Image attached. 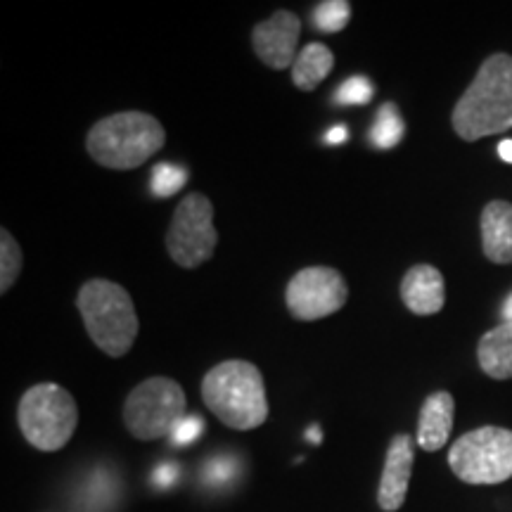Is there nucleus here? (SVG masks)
I'll use <instances>...</instances> for the list:
<instances>
[{
    "mask_svg": "<svg viewBox=\"0 0 512 512\" xmlns=\"http://www.w3.org/2000/svg\"><path fill=\"white\" fill-rule=\"evenodd\" d=\"M166 143L159 119L147 112H117L100 119L86 138V150L105 169L131 171L155 157Z\"/></svg>",
    "mask_w": 512,
    "mask_h": 512,
    "instance_id": "3",
    "label": "nucleus"
},
{
    "mask_svg": "<svg viewBox=\"0 0 512 512\" xmlns=\"http://www.w3.org/2000/svg\"><path fill=\"white\" fill-rule=\"evenodd\" d=\"M22 437L38 451H60L74 437L79 406L67 389L55 382H41L24 392L17 406Z\"/></svg>",
    "mask_w": 512,
    "mask_h": 512,
    "instance_id": "5",
    "label": "nucleus"
},
{
    "mask_svg": "<svg viewBox=\"0 0 512 512\" xmlns=\"http://www.w3.org/2000/svg\"><path fill=\"white\" fill-rule=\"evenodd\" d=\"M219 233L214 228V204L207 195L183 197L166 230V249L181 268H197L214 256Z\"/></svg>",
    "mask_w": 512,
    "mask_h": 512,
    "instance_id": "8",
    "label": "nucleus"
},
{
    "mask_svg": "<svg viewBox=\"0 0 512 512\" xmlns=\"http://www.w3.org/2000/svg\"><path fill=\"white\" fill-rule=\"evenodd\" d=\"M448 465L465 484H503L512 477V430L486 425L463 434L448 451Z\"/></svg>",
    "mask_w": 512,
    "mask_h": 512,
    "instance_id": "7",
    "label": "nucleus"
},
{
    "mask_svg": "<svg viewBox=\"0 0 512 512\" xmlns=\"http://www.w3.org/2000/svg\"><path fill=\"white\" fill-rule=\"evenodd\" d=\"M375 95L373 81L366 76H351L337 88L335 102L337 105H368Z\"/></svg>",
    "mask_w": 512,
    "mask_h": 512,
    "instance_id": "21",
    "label": "nucleus"
},
{
    "mask_svg": "<svg viewBox=\"0 0 512 512\" xmlns=\"http://www.w3.org/2000/svg\"><path fill=\"white\" fill-rule=\"evenodd\" d=\"M202 432H204V420L200 415H185L181 425L176 427L174 434H171V441H174L176 446H190L192 441L202 437Z\"/></svg>",
    "mask_w": 512,
    "mask_h": 512,
    "instance_id": "22",
    "label": "nucleus"
},
{
    "mask_svg": "<svg viewBox=\"0 0 512 512\" xmlns=\"http://www.w3.org/2000/svg\"><path fill=\"white\" fill-rule=\"evenodd\" d=\"M503 323H512V294L503 304Z\"/></svg>",
    "mask_w": 512,
    "mask_h": 512,
    "instance_id": "26",
    "label": "nucleus"
},
{
    "mask_svg": "<svg viewBox=\"0 0 512 512\" xmlns=\"http://www.w3.org/2000/svg\"><path fill=\"white\" fill-rule=\"evenodd\" d=\"M335 67V53L325 43H309L299 50L297 60L292 64V83L299 91H313L328 79Z\"/></svg>",
    "mask_w": 512,
    "mask_h": 512,
    "instance_id": "16",
    "label": "nucleus"
},
{
    "mask_svg": "<svg viewBox=\"0 0 512 512\" xmlns=\"http://www.w3.org/2000/svg\"><path fill=\"white\" fill-rule=\"evenodd\" d=\"M453 415H456V401L448 392H434L425 399L418 418V434L415 441L422 451L434 453L446 446L453 430Z\"/></svg>",
    "mask_w": 512,
    "mask_h": 512,
    "instance_id": "13",
    "label": "nucleus"
},
{
    "mask_svg": "<svg viewBox=\"0 0 512 512\" xmlns=\"http://www.w3.org/2000/svg\"><path fill=\"white\" fill-rule=\"evenodd\" d=\"M401 299L415 316H434L446 304L444 275L430 264L408 268L401 280Z\"/></svg>",
    "mask_w": 512,
    "mask_h": 512,
    "instance_id": "12",
    "label": "nucleus"
},
{
    "mask_svg": "<svg viewBox=\"0 0 512 512\" xmlns=\"http://www.w3.org/2000/svg\"><path fill=\"white\" fill-rule=\"evenodd\" d=\"M413 458H415V439L411 434H396L389 441L387 458H384V470L377 489V505L384 512H396L406 501L408 484L413 475Z\"/></svg>",
    "mask_w": 512,
    "mask_h": 512,
    "instance_id": "11",
    "label": "nucleus"
},
{
    "mask_svg": "<svg viewBox=\"0 0 512 512\" xmlns=\"http://www.w3.org/2000/svg\"><path fill=\"white\" fill-rule=\"evenodd\" d=\"M479 366L494 380H512V323H501L479 339Z\"/></svg>",
    "mask_w": 512,
    "mask_h": 512,
    "instance_id": "15",
    "label": "nucleus"
},
{
    "mask_svg": "<svg viewBox=\"0 0 512 512\" xmlns=\"http://www.w3.org/2000/svg\"><path fill=\"white\" fill-rule=\"evenodd\" d=\"M76 306L88 337L107 356L121 358L136 344L140 320L131 294L105 278H93L79 290Z\"/></svg>",
    "mask_w": 512,
    "mask_h": 512,
    "instance_id": "4",
    "label": "nucleus"
},
{
    "mask_svg": "<svg viewBox=\"0 0 512 512\" xmlns=\"http://www.w3.org/2000/svg\"><path fill=\"white\" fill-rule=\"evenodd\" d=\"M188 411L183 387L171 377H150L140 382L124 401V425L140 441L171 437Z\"/></svg>",
    "mask_w": 512,
    "mask_h": 512,
    "instance_id": "6",
    "label": "nucleus"
},
{
    "mask_svg": "<svg viewBox=\"0 0 512 512\" xmlns=\"http://www.w3.org/2000/svg\"><path fill=\"white\" fill-rule=\"evenodd\" d=\"M309 439H316V441H320V434H318V430H311V432H309Z\"/></svg>",
    "mask_w": 512,
    "mask_h": 512,
    "instance_id": "27",
    "label": "nucleus"
},
{
    "mask_svg": "<svg viewBox=\"0 0 512 512\" xmlns=\"http://www.w3.org/2000/svg\"><path fill=\"white\" fill-rule=\"evenodd\" d=\"M349 287L344 275L330 266H309L292 275L287 283L285 302L287 311L294 320H313L328 318L347 304Z\"/></svg>",
    "mask_w": 512,
    "mask_h": 512,
    "instance_id": "9",
    "label": "nucleus"
},
{
    "mask_svg": "<svg viewBox=\"0 0 512 512\" xmlns=\"http://www.w3.org/2000/svg\"><path fill=\"white\" fill-rule=\"evenodd\" d=\"M299 34H302V19L290 10H275L252 29L254 53L266 67L283 72L297 60L294 53H297Z\"/></svg>",
    "mask_w": 512,
    "mask_h": 512,
    "instance_id": "10",
    "label": "nucleus"
},
{
    "mask_svg": "<svg viewBox=\"0 0 512 512\" xmlns=\"http://www.w3.org/2000/svg\"><path fill=\"white\" fill-rule=\"evenodd\" d=\"M482 249L491 264H512V204L489 202L482 211Z\"/></svg>",
    "mask_w": 512,
    "mask_h": 512,
    "instance_id": "14",
    "label": "nucleus"
},
{
    "mask_svg": "<svg viewBox=\"0 0 512 512\" xmlns=\"http://www.w3.org/2000/svg\"><path fill=\"white\" fill-rule=\"evenodd\" d=\"M176 477H178V470L174 465H164V467H159V472H157V482L162 484V486H171L176 482Z\"/></svg>",
    "mask_w": 512,
    "mask_h": 512,
    "instance_id": "23",
    "label": "nucleus"
},
{
    "mask_svg": "<svg viewBox=\"0 0 512 512\" xmlns=\"http://www.w3.org/2000/svg\"><path fill=\"white\" fill-rule=\"evenodd\" d=\"M311 22L323 34H339L351 22V3L347 0H323L313 8Z\"/></svg>",
    "mask_w": 512,
    "mask_h": 512,
    "instance_id": "18",
    "label": "nucleus"
},
{
    "mask_svg": "<svg viewBox=\"0 0 512 512\" xmlns=\"http://www.w3.org/2000/svg\"><path fill=\"white\" fill-rule=\"evenodd\" d=\"M185 169H181L178 164H157L155 169H152V192H155L157 197H171L176 195L178 190L185 185Z\"/></svg>",
    "mask_w": 512,
    "mask_h": 512,
    "instance_id": "20",
    "label": "nucleus"
},
{
    "mask_svg": "<svg viewBox=\"0 0 512 512\" xmlns=\"http://www.w3.org/2000/svg\"><path fill=\"white\" fill-rule=\"evenodd\" d=\"M202 399L230 430L249 432L268 420L266 384L249 361H223L204 375Z\"/></svg>",
    "mask_w": 512,
    "mask_h": 512,
    "instance_id": "2",
    "label": "nucleus"
},
{
    "mask_svg": "<svg viewBox=\"0 0 512 512\" xmlns=\"http://www.w3.org/2000/svg\"><path fill=\"white\" fill-rule=\"evenodd\" d=\"M453 131L465 143L498 136L512 128V55L486 57L475 81L460 95L451 114Z\"/></svg>",
    "mask_w": 512,
    "mask_h": 512,
    "instance_id": "1",
    "label": "nucleus"
},
{
    "mask_svg": "<svg viewBox=\"0 0 512 512\" xmlns=\"http://www.w3.org/2000/svg\"><path fill=\"white\" fill-rule=\"evenodd\" d=\"M328 143L330 145H342V143H347V138H349V128L347 126H335L332 128V131H328Z\"/></svg>",
    "mask_w": 512,
    "mask_h": 512,
    "instance_id": "24",
    "label": "nucleus"
},
{
    "mask_svg": "<svg viewBox=\"0 0 512 512\" xmlns=\"http://www.w3.org/2000/svg\"><path fill=\"white\" fill-rule=\"evenodd\" d=\"M24 266L22 247L12 238L8 230H0V292H8L19 278Z\"/></svg>",
    "mask_w": 512,
    "mask_h": 512,
    "instance_id": "19",
    "label": "nucleus"
},
{
    "mask_svg": "<svg viewBox=\"0 0 512 512\" xmlns=\"http://www.w3.org/2000/svg\"><path fill=\"white\" fill-rule=\"evenodd\" d=\"M403 133H406V124H403L396 105L394 102H384L380 112H377L373 128H370V143L377 150H392V147L401 143Z\"/></svg>",
    "mask_w": 512,
    "mask_h": 512,
    "instance_id": "17",
    "label": "nucleus"
},
{
    "mask_svg": "<svg viewBox=\"0 0 512 512\" xmlns=\"http://www.w3.org/2000/svg\"><path fill=\"white\" fill-rule=\"evenodd\" d=\"M498 155H501L503 162L512 164V140H503V143L498 145Z\"/></svg>",
    "mask_w": 512,
    "mask_h": 512,
    "instance_id": "25",
    "label": "nucleus"
}]
</instances>
